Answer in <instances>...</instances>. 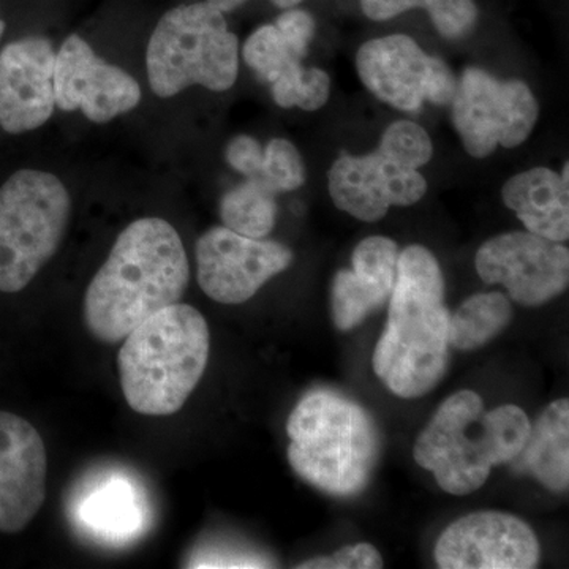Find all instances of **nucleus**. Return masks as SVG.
<instances>
[{"instance_id":"f257e3e1","label":"nucleus","mask_w":569,"mask_h":569,"mask_svg":"<svg viewBox=\"0 0 569 569\" xmlns=\"http://www.w3.org/2000/svg\"><path fill=\"white\" fill-rule=\"evenodd\" d=\"M189 282V258L173 224L159 217L134 220L86 291V326L104 343L121 342L142 321L181 302Z\"/></svg>"},{"instance_id":"f03ea898","label":"nucleus","mask_w":569,"mask_h":569,"mask_svg":"<svg viewBox=\"0 0 569 569\" xmlns=\"http://www.w3.org/2000/svg\"><path fill=\"white\" fill-rule=\"evenodd\" d=\"M449 317L436 254L407 247L399 253L387 328L372 356L377 377L392 395L418 399L440 383L449 366Z\"/></svg>"},{"instance_id":"7ed1b4c3","label":"nucleus","mask_w":569,"mask_h":569,"mask_svg":"<svg viewBox=\"0 0 569 569\" xmlns=\"http://www.w3.org/2000/svg\"><path fill=\"white\" fill-rule=\"evenodd\" d=\"M530 426L522 408L486 411L481 396L463 389L438 408L415 443L413 458L445 492L468 496L485 486L493 467L515 460Z\"/></svg>"},{"instance_id":"20e7f679","label":"nucleus","mask_w":569,"mask_h":569,"mask_svg":"<svg viewBox=\"0 0 569 569\" xmlns=\"http://www.w3.org/2000/svg\"><path fill=\"white\" fill-rule=\"evenodd\" d=\"M123 340L118 366L130 408L148 417L181 410L208 367L211 340L204 317L178 302L142 321Z\"/></svg>"},{"instance_id":"39448f33","label":"nucleus","mask_w":569,"mask_h":569,"mask_svg":"<svg viewBox=\"0 0 569 569\" xmlns=\"http://www.w3.org/2000/svg\"><path fill=\"white\" fill-rule=\"evenodd\" d=\"M287 432L290 466L313 488L355 497L369 485L380 437L372 417L355 400L313 389L291 411Z\"/></svg>"},{"instance_id":"423d86ee","label":"nucleus","mask_w":569,"mask_h":569,"mask_svg":"<svg viewBox=\"0 0 569 569\" xmlns=\"http://www.w3.org/2000/svg\"><path fill=\"white\" fill-rule=\"evenodd\" d=\"M149 86L170 99L190 86L213 92L233 88L239 73L238 37L222 11L209 2L167 11L153 29L146 52Z\"/></svg>"},{"instance_id":"0eeeda50","label":"nucleus","mask_w":569,"mask_h":569,"mask_svg":"<svg viewBox=\"0 0 569 569\" xmlns=\"http://www.w3.org/2000/svg\"><path fill=\"white\" fill-rule=\"evenodd\" d=\"M71 200L61 179L17 171L0 187V291L18 293L54 257L69 227Z\"/></svg>"},{"instance_id":"6e6552de","label":"nucleus","mask_w":569,"mask_h":569,"mask_svg":"<svg viewBox=\"0 0 569 569\" xmlns=\"http://www.w3.org/2000/svg\"><path fill=\"white\" fill-rule=\"evenodd\" d=\"M452 122L463 148L486 159L498 146L518 148L538 122L539 107L523 81H501L478 67H468L456 86Z\"/></svg>"},{"instance_id":"1a4fd4ad","label":"nucleus","mask_w":569,"mask_h":569,"mask_svg":"<svg viewBox=\"0 0 569 569\" xmlns=\"http://www.w3.org/2000/svg\"><path fill=\"white\" fill-rule=\"evenodd\" d=\"M356 70L377 99L407 112H418L426 102L451 103L458 86L447 63L408 36L367 41L356 54Z\"/></svg>"},{"instance_id":"9d476101","label":"nucleus","mask_w":569,"mask_h":569,"mask_svg":"<svg viewBox=\"0 0 569 569\" xmlns=\"http://www.w3.org/2000/svg\"><path fill=\"white\" fill-rule=\"evenodd\" d=\"M475 266L486 283L503 284L508 298L526 307L546 305L569 283L567 247L530 231L489 239L479 247Z\"/></svg>"},{"instance_id":"9b49d317","label":"nucleus","mask_w":569,"mask_h":569,"mask_svg":"<svg viewBox=\"0 0 569 569\" xmlns=\"http://www.w3.org/2000/svg\"><path fill=\"white\" fill-rule=\"evenodd\" d=\"M293 263L288 247L269 239L247 238L213 227L197 242V279L206 296L220 305H242L272 277Z\"/></svg>"},{"instance_id":"f8f14e48","label":"nucleus","mask_w":569,"mask_h":569,"mask_svg":"<svg viewBox=\"0 0 569 569\" xmlns=\"http://www.w3.org/2000/svg\"><path fill=\"white\" fill-rule=\"evenodd\" d=\"M443 569H531L541 548L529 523L508 512L478 511L447 527L436 545Z\"/></svg>"},{"instance_id":"ddd939ff","label":"nucleus","mask_w":569,"mask_h":569,"mask_svg":"<svg viewBox=\"0 0 569 569\" xmlns=\"http://www.w3.org/2000/svg\"><path fill=\"white\" fill-rule=\"evenodd\" d=\"M56 107L81 110L91 122L107 123L134 110L141 88L132 74L103 61L82 37H67L56 52Z\"/></svg>"},{"instance_id":"4468645a","label":"nucleus","mask_w":569,"mask_h":569,"mask_svg":"<svg viewBox=\"0 0 569 569\" xmlns=\"http://www.w3.org/2000/svg\"><path fill=\"white\" fill-rule=\"evenodd\" d=\"M328 187L336 208L362 222H378L392 206L418 203L427 192L417 168L381 148L361 157L342 153L329 170Z\"/></svg>"},{"instance_id":"2eb2a0df","label":"nucleus","mask_w":569,"mask_h":569,"mask_svg":"<svg viewBox=\"0 0 569 569\" xmlns=\"http://www.w3.org/2000/svg\"><path fill=\"white\" fill-rule=\"evenodd\" d=\"M56 51L50 39L24 37L0 51V127L32 132L54 112Z\"/></svg>"},{"instance_id":"dca6fc26","label":"nucleus","mask_w":569,"mask_h":569,"mask_svg":"<svg viewBox=\"0 0 569 569\" xmlns=\"http://www.w3.org/2000/svg\"><path fill=\"white\" fill-rule=\"evenodd\" d=\"M48 458L39 430L0 411V531L20 533L47 497Z\"/></svg>"},{"instance_id":"f3484780","label":"nucleus","mask_w":569,"mask_h":569,"mask_svg":"<svg viewBox=\"0 0 569 569\" xmlns=\"http://www.w3.org/2000/svg\"><path fill=\"white\" fill-rule=\"evenodd\" d=\"M399 247L385 236H370L356 246L353 269L337 272L331 288L332 321L351 331L381 309L395 290Z\"/></svg>"},{"instance_id":"a211bd4d","label":"nucleus","mask_w":569,"mask_h":569,"mask_svg":"<svg viewBox=\"0 0 569 569\" xmlns=\"http://www.w3.org/2000/svg\"><path fill=\"white\" fill-rule=\"evenodd\" d=\"M569 181L550 168L537 167L512 176L501 200L530 233L553 242L569 238Z\"/></svg>"},{"instance_id":"6ab92c4d","label":"nucleus","mask_w":569,"mask_h":569,"mask_svg":"<svg viewBox=\"0 0 569 569\" xmlns=\"http://www.w3.org/2000/svg\"><path fill=\"white\" fill-rule=\"evenodd\" d=\"M511 468L541 482L552 492L569 486V400L559 399L530 426L529 437Z\"/></svg>"},{"instance_id":"aec40b11","label":"nucleus","mask_w":569,"mask_h":569,"mask_svg":"<svg viewBox=\"0 0 569 569\" xmlns=\"http://www.w3.org/2000/svg\"><path fill=\"white\" fill-rule=\"evenodd\" d=\"M77 505L78 522L97 539L118 545L141 533V492L127 477H104Z\"/></svg>"},{"instance_id":"412c9836","label":"nucleus","mask_w":569,"mask_h":569,"mask_svg":"<svg viewBox=\"0 0 569 569\" xmlns=\"http://www.w3.org/2000/svg\"><path fill=\"white\" fill-rule=\"evenodd\" d=\"M512 317L508 296L497 291L471 296L449 317V346L460 351L479 350L500 336Z\"/></svg>"},{"instance_id":"4be33fe9","label":"nucleus","mask_w":569,"mask_h":569,"mask_svg":"<svg viewBox=\"0 0 569 569\" xmlns=\"http://www.w3.org/2000/svg\"><path fill=\"white\" fill-rule=\"evenodd\" d=\"M223 227L247 238L264 239L276 227V193L263 183L247 179L220 200Z\"/></svg>"},{"instance_id":"5701e85b","label":"nucleus","mask_w":569,"mask_h":569,"mask_svg":"<svg viewBox=\"0 0 569 569\" xmlns=\"http://www.w3.org/2000/svg\"><path fill=\"white\" fill-rule=\"evenodd\" d=\"M362 11L373 21H387L408 10L425 9L445 39H462L473 31L478 9L473 0H361Z\"/></svg>"},{"instance_id":"b1692460","label":"nucleus","mask_w":569,"mask_h":569,"mask_svg":"<svg viewBox=\"0 0 569 569\" xmlns=\"http://www.w3.org/2000/svg\"><path fill=\"white\" fill-rule=\"evenodd\" d=\"M244 61L257 77L269 84L282 81L302 69L306 58L276 24L261 26L244 43Z\"/></svg>"},{"instance_id":"393cba45","label":"nucleus","mask_w":569,"mask_h":569,"mask_svg":"<svg viewBox=\"0 0 569 569\" xmlns=\"http://www.w3.org/2000/svg\"><path fill=\"white\" fill-rule=\"evenodd\" d=\"M252 181L263 183L276 194L299 189L306 182V167L293 142L283 138L269 141L260 173Z\"/></svg>"},{"instance_id":"a878e982","label":"nucleus","mask_w":569,"mask_h":569,"mask_svg":"<svg viewBox=\"0 0 569 569\" xmlns=\"http://www.w3.org/2000/svg\"><path fill=\"white\" fill-rule=\"evenodd\" d=\"M274 102L282 108H301L317 111L328 103L331 96V78L321 69H305L271 84Z\"/></svg>"},{"instance_id":"bb28decb","label":"nucleus","mask_w":569,"mask_h":569,"mask_svg":"<svg viewBox=\"0 0 569 569\" xmlns=\"http://www.w3.org/2000/svg\"><path fill=\"white\" fill-rule=\"evenodd\" d=\"M378 148L385 149L417 170L429 163L433 156V144L429 133L426 132L425 127L411 121L391 123L381 134Z\"/></svg>"},{"instance_id":"cd10ccee","label":"nucleus","mask_w":569,"mask_h":569,"mask_svg":"<svg viewBox=\"0 0 569 569\" xmlns=\"http://www.w3.org/2000/svg\"><path fill=\"white\" fill-rule=\"evenodd\" d=\"M385 567L383 557L372 545L346 546L332 556L316 557L299 565L301 569H380Z\"/></svg>"},{"instance_id":"c85d7f7f","label":"nucleus","mask_w":569,"mask_h":569,"mask_svg":"<svg viewBox=\"0 0 569 569\" xmlns=\"http://www.w3.org/2000/svg\"><path fill=\"white\" fill-rule=\"evenodd\" d=\"M264 149L260 142L249 134H238L233 140L228 142L227 162L233 170L244 176L246 179H254L261 170L263 163Z\"/></svg>"},{"instance_id":"c756f323","label":"nucleus","mask_w":569,"mask_h":569,"mask_svg":"<svg viewBox=\"0 0 569 569\" xmlns=\"http://www.w3.org/2000/svg\"><path fill=\"white\" fill-rule=\"evenodd\" d=\"M280 32L307 56L310 41L316 36V21L312 14L305 10L287 9L274 22Z\"/></svg>"},{"instance_id":"7c9ffc66","label":"nucleus","mask_w":569,"mask_h":569,"mask_svg":"<svg viewBox=\"0 0 569 569\" xmlns=\"http://www.w3.org/2000/svg\"><path fill=\"white\" fill-rule=\"evenodd\" d=\"M206 2L211 3V6L222 11V13H228V11H233L238 9V7H241L247 0H206ZM271 2L274 3L276 7H279V9L287 10L293 9V7L301 3L302 0H271Z\"/></svg>"},{"instance_id":"2f4dec72","label":"nucleus","mask_w":569,"mask_h":569,"mask_svg":"<svg viewBox=\"0 0 569 569\" xmlns=\"http://www.w3.org/2000/svg\"><path fill=\"white\" fill-rule=\"evenodd\" d=\"M3 32H6V22L0 20V39H2Z\"/></svg>"}]
</instances>
